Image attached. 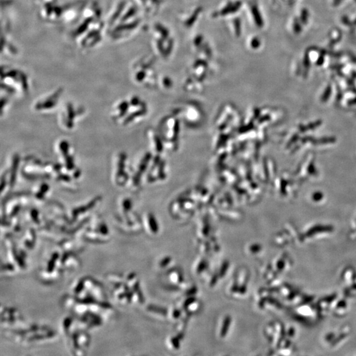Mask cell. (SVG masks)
<instances>
[]
</instances>
